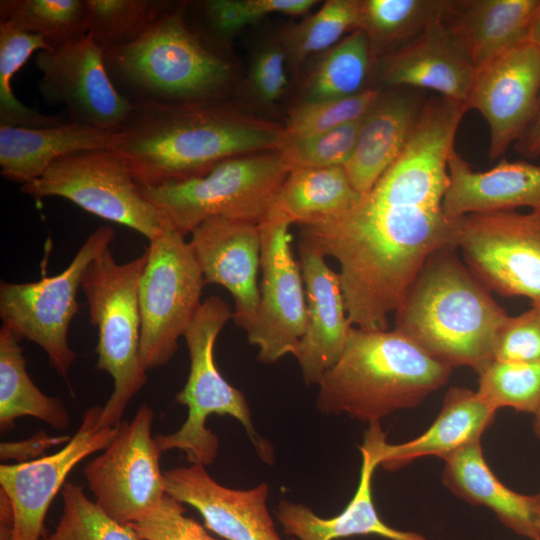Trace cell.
Listing matches in <instances>:
<instances>
[{
  "instance_id": "cell-1",
  "label": "cell",
  "mask_w": 540,
  "mask_h": 540,
  "mask_svg": "<svg viewBox=\"0 0 540 540\" xmlns=\"http://www.w3.org/2000/svg\"><path fill=\"white\" fill-rule=\"evenodd\" d=\"M449 182L441 155L408 145L351 209L298 225L301 242L338 262L353 327L387 330L429 257L458 249L461 218L443 210Z\"/></svg>"
},
{
  "instance_id": "cell-2",
  "label": "cell",
  "mask_w": 540,
  "mask_h": 540,
  "mask_svg": "<svg viewBox=\"0 0 540 540\" xmlns=\"http://www.w3.org/2000/svg\"><path fill=\"white\" fill-rule=\"evenodd\" d=\"M113 149L141 186L199 177L230 158L276 151L285 130L247 119L219 100L134 104Z\"/></svg>"
},
{
  "instance_id": "cell-3",
  "label": "cell",
  "mask_w": 540,
  "mask_h": 540,
  "mask_svg": "<svg viewBox=\"0 0 540 540\" xmlns=\"http://www.w3.org/2000/svg\"><path fill=\"white\" fill-rule=\"evenodd\" d=\"M455 250H439L425 262L395 311L394 330L436 361L478 373L493 360L508 315Z\"/></svg>"
},
{
  "instance_id": "cell-4",
  "label": "cell",
  "mask_w": 540,
  "mask_h": 540,
  "mask_svg": "<svg viewBox=\"0 0 540 540\" xmlns=\"http://www.w3.org/2000/svg\"><path fill=\"white\" fill-rule=\"evenodd\" d=\"M452 368L396 330L352 327L338 361L319 381L317 408L369 424L418 406L443 387Z\"/></svg>"
},
{
  "instance_id": "cell-5",
  "label": "cell",
  "mask_w": 540,
  "mask_h": 540,
  "mask_svg": "<svg viewBox=\"0 0 540 540\" xmlns=\"http://www.w3.org/2000/svg\"><path fill=\"white\" fill-rule=\"evenodd\" d=\"M174 4L135 42L104 53L117 90L133 104L219 100L233 74L230 61Z\"/></svg>"
},
{
  "instance_id": "cell-6",
  "label": "cell",
  "mask_w": 540,
  "mask_h": 540,
  "mask_svg": "<svg viewBox=\"0 0 540 540\" xmlns=\"http://www.w3.org/2000/svg\"><path fill=\"white\" fill-rule=\"evenodd\" d=\"M147 251L126 263L115 261L110 247L87 267L81 282L89 319L98 329L96 367L113 378L114 389L102 407V427H116L129 402L147 382L140 357L139 281Z\"/></svg>"
},
{
  "instance_id": "cell-7",
  "label": "cell",
  "mask_w": 540,
  "mask_h": 540,
  "mask_svg": "<svg viewBox=\"0 0 540 540\" xmlns=\"http://www.w3.org/2000/svg\"><path fill=\"white\" fill-rule=\"evenodd\" d=\"M232 317L233 311L219 296H209L201 303L183 336L190 370L185 386L175 396L176 402L188 408L187 418L176 432L154 437L162 452L182 450L191 464L207 466L217 457L218 438L206 427L211 415L238 420L259 456L267 463L273 459L269 443L255 431L245 395L223 378L215 363L216 338Z\"/></svg>"
},
{
  "instance_id": "cell-8",
  "label": "cell",
  "mask_w": 540,
  "mask_h": 540,
  "mask_svg": "<svg viewBox=\"0 0 540 540\" xmlns=\"http://www.w3.org/2000/svg\"><path fill=\"white\" fill-rule=\"evenodd\" d=\"M289 172L277 151H267L227 159L199 177L138 186L170 227L185 237L212 217L262 223Z\"/></svg>"
},
{
  "instance_id": "cell-9",
  "label": "cell",
  "mask_w": 540,
  "mask_h": 540,
  "mask_svg": "<svg viewBox=\"0 0 540 540\" xmlns=\"http://www.w3.org/2000/svg\"><path fill=\"white\" fill-rule=\"evenodd\" d=\"M138 288L140 357L145 370L166 365L201 305L202 272L185 237L171 227L149 240Z\"/></svg>"
},
{
  "instance_id": "cell-10",
  "label": "cell",
  "mask_w": 540,
  "mask_h": 540,
  "mask_svg": "<svg viewBox=\"0 0 540 540\" xmlns=\"http://www.w3.org/2000/svg\"><path fill=\"white\" fill-rule=\"evenodd\" d=\"M20 190L36 200L67 199L91 214L137 231L148 241L170 227L140 193L126 160L112 148L62 157Z\"/></svg>"
},
{
  "instance_id": "cell-11",
  "label": "cell",
  "mask_w": 540,
  "mask_h": 540,
  "mask_svg": "<svg viewBox=\"0 0 540 540\" xmlns=\"http://www.w3.org/2000/svg\"><path fill=\"white\" fill-rule=\"evenodd\" d=\"M115 231L107 225L94 230L70 264L59 274L35 282L0 283V318L19 340L28 339L47 354L49 365L65 379L76 360L68 332L79 310L77 294L90 263L110 247Z\"/></svg>"
},
{
  "instance_id": "cell-12",
  "label": "cell",
  "mask_w": 540,
  "mask_h": 540,
  "mask_svg": "<svg viewBox=\"0 0 540 540\" xmlns=\"http://www.w3.org/2000/svg\"><path fill=\"white\" fill-rule=\"evenodd\" d=\"M466 266L490 290L540 308V212L496 211L461 217Z\"/></svg>"
},
{
  "instance_id": "cell-13",
  "label": "cell",
  "mask_w": 540,
  "mask_h": 540,
  "mask_svg": "<svg viewBox=\"0 0 540 540\" xmlns=\"http://www.w3.org/2000/svg\"><path fill=\"white\" fill-rule=\"evenodd\" d=\"M153 418L152 408L142 404L130 421L117 425L112 441L83 471L96 504L122 524L141 519L166 495Z\"/></svg>"
},
{
  "instance_id": "cell-14",
  "label": "cell",
  "mask_w": 540,
  "mask_h": 540,
  "mask_svg": "<svg viewBox=\"0 0 540 540\" xmlns=\"http://www.w3.org/2000/svg\"><path fill=\"white\" fill-rule=\"evenodd\" d=\"M289 219L272 209L260 223L262 280L256 318L246 331L257 360L271 364L294 354L306 329V295L291 249Z\"/></svg>"
},
{
  "instance_id": "cell-15",
  "label": "cell",
  "mask_w": 540,
  "mask_h": 540,
  "mask_svg": "<svg viewBox=\"0 0 540 540\" xmlns=\"http://www.w3.org/2000/svg\"><path fill=\"white\" fill-rule=\"evenodd\" d=\"M43 99L65 107L70 122L116 133L134 104L112 82L104 52L89 34L36 54Z\"/></svg>"
},
{
  "instance_id": "cell-16",
  "label": "cell",
  "mask_w": 540,
  "mask_h": 540,
  "mask_svg": "<svg viewBox=\"0 0 540 540\" xmlns=\"http://www.w3.org/2000/svg\"><path fill=\"white\" fill-rule=\"evenodd\" d=\"M539 99L540 48L529 41L475 70L465 106L480 112L489 125L491 161L523 137L536 116Z\"/></svg>"
},
{
  "instance_id": "cell-17",
  "label": "cell",
  "mask_w": 540,
  "mask_h": 540,
  "mask_svg": "<svg viewBox=\"0 0 540 540\" xmlns=\"http://www.w3.org/2000/svg\"><path fill=\"white\" fill-rule=\"evenodd\" d=\"M101 406L89 407L66 445L51 455L15 464H1L0 489L8 496L15 540H40L48 509L71 470L84 458L104 450L116 427H102Z\"/></svg>"
},
{
  "instance_id": "cell-18",
  "label": "cell",
  "mask_w": 540,
  "mask_h": 540,
  "mask_svg": "<svg viewBox=\"0 0 540 540\" xmlns=\"http://www.w3.org/2000/svg\"><path fill=\"white\" fill-rule=\"evenodd\" d=\"M188 241L205 285L217 284L233 297L235 324L248 330L260 301L257 284L261 258L260 224L212 217L192 232Z\"/></svg>"
},
{
  "instance_id": "cell-19",
  "label": "cell",
  "mask_w": 540,
  "mask_h": 540,
  "mask_svg": "<svg viewBox=\"0 0 540 540\" xmlns=\"http://www.w3.org/2000/svg\"><path fill=\"white\" fill-rule=\"evenodd\" d=\"M166 494L195 508L207 529L226 540H282L267 509L269 486L236 490L217 483L199 463L164 472Z\"/></svg>"
},
{
  "instance_id": "cell-20",
  "label": "cell",
  "mask_w": 540,
  "mask_h": 540,
  "mask_svg": "<svg viewBox=\"0 0 540 540\" xmlns=\"http://www.w3.org/2000/svg\"><path fill=\"white\" fill-rule=\"evenodd\" d=\"M299 253L307 322L293 355L305 383L313 385L338 361L353 326L348 319L339 274L328 266L320 252L301 241Z\"/></svg>"
},
{
  "instance_id": "cell-21",
  "label": "cell",
  "mask_w": 540,
  "mask_h": 540,
  "mask_svg": "<svg viewBox=\"0 0 540 540\" xmlns=\"http://www.w3.org/2000/svg\"><path fill=\"white\" fill-rule=\"evenodd\" d=\"M385 437L380 422L369 424L359 447L362 462L357 489L338 515L322 518L303 504L280 501L276 514L284 533L299 540H336L367 535L388 540H427L417 532L389 526L378 515L372 497V478L380 465L379 445Z\"/></svg>"
},
{
  "instance_id": "cell-22",
  "label": "cell",
  "mask_w": 540,
  "mask_h": 540,
  "mask_svg": "<svg viewBox=\"0 0 540 540\" xmlns=\"http://www.w3.org/2000/svg\"><path fill=\"white\" fill-rule=\"evenodd\" d=\"M443 17L385 54L378 75L386 86L429 89L465 105L476 69L449 34Z\"/></svg>"
},
{
  "instance_id": "cell-23",
  "label": "cell",
  "mask_w": 540,
  "mask_h": 540,
  "mask_svg": "<svg viewBox=\"0 0 540 540\" xmlns=\"http://www.w3.org/2000/svg\"><path fill=\"white\" fill-rule=\"evenodd\" d=\"M448 174L443 210L450 218L521 207L540 212V165L501 160L489 170L475 171L454 148Z\"/></svg>"
},
{
  "instance_id": "cell-24",
  "label": "cell",
  "mask_w": 540,
  "mask_h": 540,
  "mask_svg": "<svg viewBox=\"0 0 540 540\" xmlns=\"http://www.w3.org/2000/svg\"><path fill=\"white\" fill-rule=\"evenodd\" d=\"M540 0L450 1L443 23L475 69L529 41Z\"/></svg>"
},
{
  "instance_id": "cell-25",
  "label": "cell",
  "mask_w": 540,
  "mask_h": 540,
  "mask_svg": "<svg viewBox=\"0 0 540 540\" xmlns=\"http://www.w3.org/2000/svg\"><path fill=\"white\" fill-rule=\"evenodd\" d=\"M422 104L415 94L380 93L363 116L354 150L343 166L357 192L368 193L397 159Z\"/></svg>"
},
{
  "instance_id": "cell-26",
  "label": "cell",
  "mask_w": 540,
  "mask_h": 540,
  "mask_svg": "<svg viewBox=\"0 0 540 540\" xmlns=\"http://www.w3.org/2000/svg\"><path fill=\"white\" fill-rule=\"evenodd\" d=\"M496 412L477 391L451 387L444 396L438 416L425 432L400 444H389L386 437L382 439L379 445L380 465L394 471L421 457L435 456L445 460L481 441Z\"/></svg>"
},
{
  "instance_id": "cell-27",
  "label": "cell",
  "mask_w": 540,
  "mask_h": 540,
  "mask_svg": "<svg viewBox=\"0 0 540 540\" xmlns=\"http://www.w3.org/2000/svg\"><path fill=\"white\" fill-rule=\"evenodd\" d=\"M117 134L85 124L24 128L0 126V172L8 181L29 183L56 160L81 151L112 148Z\"/></svg>"
},
{
  "instance_id": "cell-28",
  "label": "cell",
  "mask_w": 540,
  "mask_h": 540,
  "mask_svg": "<svg viewBox=\"0 0 540 540\" xmlns=\"http://www.w3.org/2000/svg\"><path fill=\"white\" fill-rule=\"evenodd\" d=\"M443 461L442 482L455 496L490 509L515 534L540 540V516L532 495L514 492L495 476L484 458L481 441Z\"/></svg>"
},
{
  "instance_id": "cell-29",
  "label": "cell",
  "mask_w": 540,
  "mask_h": 540,
  "mask_svg": "<svg viewBox=\"0 0 540 540\" xmlns=\"http://www.w3.org/2000/svg\"><path fill=\"white\" fill-rule=\"evenodd\" d=\"M19 339L6 327L0 329V429L8 432L15 420L32 416L64 430L70 414L58 397L44 394L31 380Z\"/></svg>"
},
{
  "instance_id": "cell-30",
  "label": "cell",
  "mask_w": 540,
  "mask_h": 540,
  "mask_svg": "<svg viewBox=\"0 0 540 540\" xmlns=\"http://www.w3.org/2000/svg\"><path fill=\"white\" fill-rule=\"evenodd\" d=\"M362 196L343 166L298 169L289 172L272 209L300 225L344 213Z\"/></svg>"
},
{
  "instance_id": "cell-31",
  "label": "cell",
  "mask_w": 540,
  "mask_h": 540,
  "mask_svg": "<svg viewBox=\"0 0 540 540\" xmlns=\"http://www.w3.org/2000/svg\"><path fill=\"white\" fill-rule=\"evenodd\" d=\"M47 42L37 34L15 28L0 21V126L39 128L68 122L60 115L42 114L24 105L12 91V78L35 51L49 50Z\"/></svg>"
},
{
  "instance_id": "cell-32",
  "label": "cell",
  "mask_w": 540,
  "mask_h": 540,
  "mask_svg": "<svg viewBox=\"0 0 540 540\" xmlns=\"http://www.w3.org/2000/svg\"><path fill=\"white\" fill-rule=\"evenodd\" d=\"M450 0H359L356 29L371 44H406L444 16ZM401 45V46H402Z\"/></svg>"
},
{
  "instance_id": "cell-33",
  "label": "cell",
  "mask_w": 540,
  "mask_h": 540,
  "mask_svg": "<svg viewBox=\"0 0 540 540\" xmlns=\"http://www.w3.org/2000/svg\"><path fill=\"white\" fill-rule=\"evenodd\" d=\"M163 0H85L87 34L104 52L138 40L171 6Z\"/></svg>"
},
{
  "instance_id": "cell-34",
  "label": "cell",
  "mask_w": 540,
  "mask_h": 540,
  "mask_svg": "<svg viewBox=\"0 0 540 540\" xmlns=\"http://www.w3.org/2000/svg\"><path fill=\"white\" fill-rule=\"evenodd\" d=\"M371 52V43L360 29L327 50L308 79L309 100L348 97L364 90Z\"/></svg>"
},
{
  "instance_id": "cell-35",
  "label": "cell",
  "mask_w": 540,
  "mask_h": 540,
  "mask_svg": "<svg viewBox=\"0 0 540 540\" xmlns=\"http://www.w3.org/2000/svg\"><path fill=\"white\" fill-rule=\"evenodd\" d=\"M0 21L40 35L50 49L87 34L85 0H1Z\"/></svg>"
},
{
  "instance_id": "cell-36",
  "label": "cell",
  "mask_w": 540,
  "mask_h": 540,
  "mask_svg": "<svg viewBox=\"0 0 540 540\" xmlns=\"http://www.w3.org/2000/svg\"><path fill=\"white\" fill-rule=\"evenodd\" d=\"M478 374L476 391L495 410L512 408L533 415L540 410V363L492 360Z\"/></svg>"
},
{
  "instance_id": "cell-37",
  "label": "cell",
  "mask_w": 540,
  "mask_h": 540,
  "mask_svg": "<svg viewBox=\"0 0 540 540\" xmlns=\"http://www.w3.org/2000/svg\"><path fill=\"white\" fill-rule=\"evenodd\" d=\"M359 0H329L316 13L290 27L283 36V48L297 61L329 50L349 29L356 28Z\"/></svg>"
},
{
  "instance_id": "cell-38",
  "label": "cell",
  "mask_w": 540,
  "mask_h": 540,
  "mask_svg": "<svg viewBox=\"0 0 540 540\" xmlns=\"http://www.w3.org/2000/svg\"><path fill=\"white\" fill-rule=\"evenodd\" d=\"M61 494L62 516L45 540H140L131 525L108 516L81 486L67 482Z\"/></svg>"
},
{
  "instance_id": "cell-39",
  "label": "cell",
  "mask_w": 540,
  "mask_h": 540,
  "mask_svg": "<svg viewBox=\"0 0 540 540\" xmlns=\"http://www.w3.org/2000/svg\"><path fill=\"white\" fill-rule=\"evenodd\" d=\"M380 93L377 89L366 88L348 97L307 100L293 109L285 133L291 137H307L360 120Z\"/></svg>"
},
{
  "instance_id": "cell-40",
  "label": "cell",
  "mask_w": 540,
  "mask_h": 540,
  "mask_svg": "<svg viewBox=\"0 0 540 540\" xmlns=\"http://www.w3.org/2000/svg\"><path fill=\"white\" fill-rule=\"evenodd\" d=\"M361 119L307 137H291L285 133L276 151L289 171L344 166L354 150Z\"/></svg>"
},
{
  "instance_id": "cell-41",
  "label": "cell",
  "mask_w": 540,
  "mask_h": 540,
  "mask_svg": "<svg viewBox=\"0 0 540 540\" xmlns=\"http://www.w3.org/2000/svg\"><path fill=\"white\" fill-rule=\"evenodd\" d=\"M315 0H207L200 7L209 33L227 40L245 26L273 13L301 15L316 5Z\"/></svg>"
},
{
  "instance_id": "cell-42",
  "label": "cell",
  "mask_w": 540,
  "mask_h": 540,
  "mask_svg": "<svg viewBox=\"0 0 540 540\" xmlns=\"http://www.w3.org/2000/svg\"><path fill=\"white\" fill-rule=\"evenodd\" d=\"M129 525L140 540H218L187 517L183 504L168 494L151 512Z\"/></svg>"
},
{
  "instance_id": "cell-43",
  "label": "cell",
  "mask_w": 540,
  "mask_h": 540,
  "mask_svg": "<svg viewBox=\"0 0 540 540\" xmlns=\"http://www.w3.org/2000/svg\"><path fill=\"white\" fill-rule=\"evenodd\" d=\"M493 360L540 363V308L506 318L496 334Z\"/></svg>"
},
{
  "instance_id": "cell-44",
  "label": "cell",
  "mask_w": 540,
  "mask_h": 540,
  "mask_svg": "<svg viewBox=\"0 0 540 540\" xmlns=\"http://www.w3.org/2000/svg\"><path fill=\"white\" fill-rule=\"evenodd\" d=\"M286 51L278 45L262 49L254 59L251 80L255 93L265 102L281 97L287 86Z\"/></svg>"
},
{
  "instance_id": "cell-45",
  "label": "cell",
  "mask_w": 540,
  "mask_h": 540,
  "mask_svg": "<svg viewBox=\"0 0 540 540\" xmlns=\"http://www.w3.org/2000/svg\"><path fill=\"white\" fill-rule=\"evenodd\" d=\"M69 436H49L40 430L32 437L13 442L0 444L1 460H14L16 463H24L40 458L52 446L67 443ZM42 457V456H41Z\"/></svg>"
},
{
  "instance_id": "cell-46",
  "label": "cell",
  "mask_w": 540,
  "mask_h": 540,
  "mask_svg": "<svg viewBox=\"0 0 540 540\" xmlns=\"http://www.w3.org/2000/svg\"><path fill=\"white\" fill-rule=\"evenodd\" d=\"M515 147L519 153L529 158L540 156V99L533 122Z\"/></svg>"
},
{
  "instance_id": "cell-47",
  "label": "cell",
  "mask_w": 540,
  "mask_h": 540,
  "mask_svg": "<svg viewBox=\"0 0 540 540\" xmlns=\"http://www.w3.org/2000/svg\"><path fill=\"white\" fill-rule=\"evenodd\" d=\"M0 540H15L14 518L11 502L0 489Z\"/></svg>"
},
{
  "instance_id": "cell-48",
  "label": "cell",
  "mask_w": 540,
  "mask_h": 540,
  "mask_svg": "<svg viewBox=\"0 0 540 540\" xmlns=\"http://www.w3.org/2000/svg\"><path fill=\"white\" fill-rule=\"evenodd\" d=\"M529 42L540 48V2L530 26Z\"/></svg>"
},
{
  "instance_id": "cell-49",
  "label": "cell",
  "mask_w": 540,
  "mask_h": 540,
  "mask_svg": "<svg viewBox=\"0 0 540 540\" xmlns=\"http://www.w3.org/2000/svg\"><path fill=\"white\" fill-rule=\"evenodd\" d=\"M533 431L537 439L540 441V410L534 414Z\"/></svg>"
},
{
  "instance_id": "cell-50",
  "label": "cell",
  "mask_w": 540,
  "mask_h": 540,
  "mask_svg": "<svg viewBox=\"0 0 540 540\" xmlns=\"http://www.w3.org/2000/svg\"><path fill=\"white\" fill-rule=\"evenodd\" d=\"M532 497H533L535 506L537 508L538 514L540 516V492L535 495H532Z\"/></svg>"
}]
</instances>
